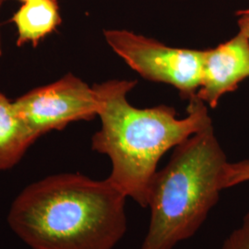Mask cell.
I'll return each mask as SVG.
<instances>
[{
  "label": "cell",
  "instance_id": "obj_1",
  "mask_svg": "<svg viewBox=\"0 0 249 249\" xmlns=\"http://www.w3.org/2000/svg\"><path fill=\"white\" fill-rule=\"evenodd\" d=\"M126 199L107 178L53 175L20 191L8 223L32 249H114L127 230Z\"/></svg>",
  "mask_w": 249,
  "mask_h": 249
},
{
  "label": "cell",
  "instance_id": "obj_2",
  "mask_svg": "<svg viewBox=\"0 0 249 249\" xmlns=\"http://www.w3.org/2000/svg\"><path fill=\"white\" fill-rule=\"evenodd\" d=\"M133 80H111L95 84L101 128L91 139L93 151L111 160L107 179L142 208L160 158L189 137L213 124L204 102L189 99L187 116L177 118L173 107L139 109L126 95L136 86Z\"/></svg>",
  "mask_w": 249,
  "mask_h": 249
},
{
  "label": "cell",
  "instance_id": "obj_3",
  "mask_svg": "<svg viewBox=\"0 0 249 249\" xmlns=\"http://www.w3.org/2000/svg\"><path fill=\"white\" fill-rule=\"evenodd\" d=\"M227 162L213 124L178 145L151 180L150 223L141 249H174L193 237L220 199Z\"/></svg>",
  "mask_w": 249,
  "mask_h": 249
},
{
  "label": "cell",
  "instance_id": "obj_4",
  "mask_svg": "<svg viewBox=\"0 0 249 249\" xmlns=\"http://www.w3.org/2000/svg\"><path fill=\"white\" fill-rule=\"evenodd\" d=\"M107 44L146 80L163 82L189 100L200 86L204 50L171 47L126 30H106Z\"/></svg>",
  "mask_w": 249,
  "mask_h": 249
},
{
  "label": "cell",
  "instance_id": "obj_5",
  "mask_svg": "<svg viewBox=\"0 0 249 249\" xmlns=\"http://www.w3.org/2000/svg\"><path fill=\"white\" fill-rule=\"evenodd\" d=\"M22 120L39 139L68 124L98 116L95 89L73 74L41 86L14 101Z\"/></svg>",
  "mask_w": 249,
  "mask_h": 249
},
{
  "label": "cell",
  "instance_id": "obj_6",
  "mask_svg": "<svg viewBox=\"0 0 249 249\" xmlns=\"http://www.w3.org/2000/svg\"><path fill=\"white\" fill-rule=\"evenodd\" d=\"M249 78V40L239 31L227 42L204 50L200 86L196 95L212 108Z\"/></svg>",
  "mask_w": 249,
  "mask_h": 249
},
{
  "label": "cell",
  "instance_id": "obj_7",
  "mask_svg": "<svg viewBox=\"0 0 249 249\" xmlns=\"http://www.w3.org/2000/svg\"><path fill=\"white\" fill-rule=\"evenodd\" d=\"M37 139L19 116L14 101L0 90V171L14 167Z\"/></svg>",
  "mask_w": 249,
  "mask_h": 249
},
{
  "label": "cell",
  "instance_id": "obj_8",
  "mask_svg": "<svg viewBox=\"0 0 249 249\" xmlns=\"http://www.w3.org/2000/svg\"><path fill=\"white\" fill-rule=\"evenodd\" d=\"M12 21L18 32V46L31 43L34 46L51 35L61 23L56 0H33L24 3L14 14Z\"/></svg>",
  "mask_w": 249,
  "mask_h": 249
},
{
  "label": "cell",
  "instance_id": "obj_9",
  "mask_svg": "<svg viewBox=\"0 0 249 249\" xmlns=\"http://www.w3.org/2000/svg\"><path fill=\"white\" fill-rule=\"evenodd\" d=\"M249 182V159L227 162L223 170L221 186L223 190Z\"/></svg>",
  "mask_w": 249,
  "mask_h": 249
},
{
  "label": "cell",
  "instance_id": "obj_10",
  "mask_svg": "<svg viewBox=\"0 0 249 249\" xmlns=\"http://www.w3.org/2000/svg\"><path fill=\"white\" fill-rule=\"evenodd\" d=\"M222 249H249V211L240 225L223 241Z\"/></svg>",
  "mask_w": 249,
  "mask_h": 249
},
{
  "label": "cell",
  "instance_id": "obj_11",
  "mask_svg": "<svg viewBox=\"0 0 249 249\" xmlns=\"http://www.w3.org/2000/svg\"><path fill=\"white\" fill-rule=\"evenodd\" d=\"M236 15L238 16L237 23L239 26V31L243 32L249 40V9L238 10Z\"/></svg>",
  "mask_w": 249,
  "mask_h": 249
},
{
  "label": "cell",
  "instance_id": "obj_12",
  "mask_svg": "<svg viewBox=\"0 0 249 249\" xmlns=\"http://www.w3.org/2000/svg\"><path fill=\"white\" fill-rule=\"evenodd\" d=\"M2 54V47H1V38H0V56Z\"/></svg>",
  "mask_w": 249,
  "mask_h": 249
},
{
  "label": "cell",
  "instance_id": "obj_13",
  "mask_svg": "<svg viewBox=\"0 0 249 249\" xmlns=\"http://www.w3.org/2000/svg\"><path fill=\"white\" fill-rule=\"evenodd\" d=\"M19 1H22L23 3H26V2H30V1H33V0H19Z\"/></svg>",
  "mask_w": 249,
  "mask_h": 249
},
{
  "label": "cell",
  "instance_id": "obj_14",
  "mask_svg": "<svg viewBox=\"0 0 249 249\" xmlns=\"http://www.w3.org/2000/svg\"><path fill=\"white\" fill-rule=\"evenodd\" d=\"M4 1H5V0H0V7H1V5H2V3H3Z\"/></svg>",
  "mask_w": 249,
  "mask_h": 249
}]
</instances>
